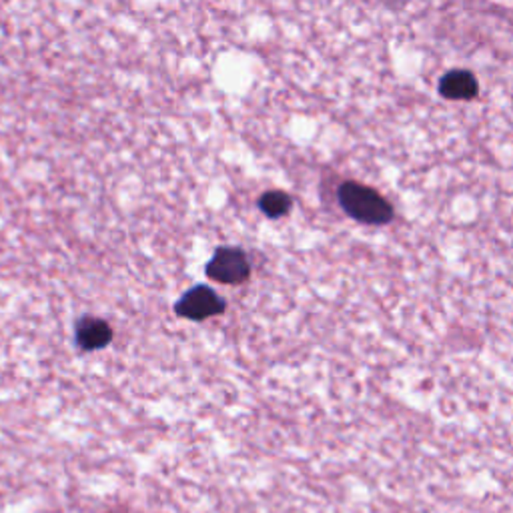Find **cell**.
Returning <instances> with one entry per match:
<instances>
[{"mask_svg":"<svg viewBox=\"0 0 513 513\" xmlns=\"http://www.w3.org/2000/svg\"><path fill=\"white\" fill-rule=\"evenodd\" d=\"M339 201L341 207L347 211L351 217L363 223H373V225H381L391 219L389 203L367 186L357 183H345L339 189Z\"/></svg>","mask_w":513,"mask_h":513,"instance_id":"cell-1","label":"cell"},{"mask_svg":"<svg viewBox=\"0 0 513 513\" xmlns=\"http://www.w3.org/2000/svg\"><path fill=\"white\" fill-rule=\"evenodd\" d=\"M440 90L447 99H471L478 92V81L468 71H451L442 79Z\"/></svg>","mask_w":513,"mask_h":513,"instance_id":"cell-5","label":"cell"},{"mask_svg":"<svg viewBox=\"0 0 513 513\" xmlns=\"http://www.w3.org/2000/svg\"><path fill=\"white\" fill-rule=\"evenodd\" d=\"M225 309V301L213 291L211 287L199 285L185 293L183 299L176 303V313L186 317V319H209L213 315H219Z\"/></svg>","mask_w":513,"mask_h":513,"instance_id":"cell-3","label":"cell"},{"mask_svg":"<svg viewBox=\"0 0 513 513\" xmlns=\"http://www.w3.org/2000/svg\"><path fill=\"white\" fill-rule=\"evenodd\" d=\"M249 273H251L249 261L241 249L223 247L213 255L207 265V275L214 279V281L225 285H239L242 281H247Z\"/></svg>","mask_w":513,"mask_h":513,"instance_id":"cell-2","label":"cell"},{"mask_svg":"<svg viewBox=\"0 0 513 513\" xmlns=\"http://www.w3.org/2000/svg\"><path fill=\"white\" fill-rule=\"evenodd\" d=\"M113 339V331H110L109 323L97 317H85L77 325V343L81 349L85 351H97Z\"/></svg>","mask_w":513,"mask_h":513,"instance_id":"cell-4","label":"cell"},{"mask_svg":"<svg viewBox=\"0 0 513 513\" xmlns=\"http://www.w3.org/2000/svg\"><path fill=\"white\" fill-rule=\"evenodd\" d=\"M259 207L269 217H283L291 209V197L283 191H269L259 201Z\"/></svg>","mask_w":513,"mask_h":513,"instance_id":"cell-6","label":"cell"}]
</instances>
